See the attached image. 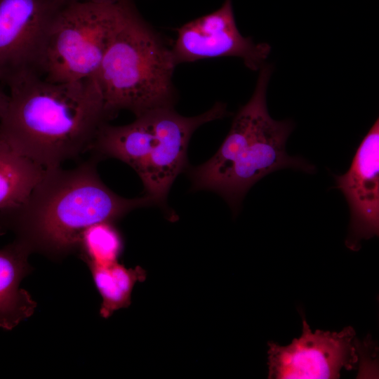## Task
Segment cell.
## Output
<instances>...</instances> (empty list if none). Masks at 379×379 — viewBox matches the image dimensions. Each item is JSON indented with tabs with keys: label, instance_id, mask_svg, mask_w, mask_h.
I'll use <instances>...</instances> for the list:
<instances>
[{
	"label": "cell",
	"instance_id": "5bb4252c",
	"mask_svg": "<svg viewBox=\"0 0 379 379\" xmlns=\"http://www.w3.org/2000/svg\"><path fill=\"white\" fill-rule=\"evenodd\" d=\"M124 248L122 236L112 222H101L87 228L81 239L79 253L86 263L117 262Z\"/></svg>",
	"mask_w": 379,
	"mask_h": 379
},
{
	"label": "cell",
	"instance_id": "6da1fadb",
	"mask_svg": "<svg viewBox=\"0 0 379 379\" xmlns=\"http://www.w3.org/2000/svg\"><path fill=\"white\" fill-rule=\"evenodd\" d=\"M98 161L91 157L72 169L45 168L22 202L0 210V234L12 232L31 253L60 259L79 251L91 225L154 205L147 196L126 199L112 192L98 175Z\"/></svg>",
	"mask_w": 379,
	"mask_h": 379
},
{
	"label": "cell",
	"instance_id": "4fadbf2b",
	"mask_svg": "<svg viewBox=\"0 0 379 379\" xmlns=\"http://www.w3.org/2000/svg\"><path fill=\"white\" fill-rule=\"evenodd\" d=\"M44 169L0 141V210L22 202Z\"/></svg>",
	"mask_w": 379,
	"mask_h": 379
},
{
	"label": "cell",
	"instance_id": "277c9868",
	"mask_svg": "<svg viewBox=\"0 0 379 379\" xmlns=\"http://www.w3.org/2000/svg\"><path fill=\"white\" fill-rule=\"evenodd\" d=\"M226 113V105L222 102L194 117L182 116L173 107L150 109L126 125L105 123L89 150L98 161L115 158L129 165L140 178L145 196L154 205L166 206L172 184L186 166L192 134Z\"/></svg>",
	"mask_w": 379,
	"mask_h": 379
},
{
	"label": "cell",
	"instance_id": "7a4b0ae2",
	"mask_svg": "<svg viewBox=\"0 0 379 379\" xmlns=\"http://www.w3.org/2000/svg\"><path fill=\"white\" fill-rule=\"evenodd\" d=\"M8 86L0 141L43 168L88 151L109 119L95 78L53 83L29 74Z\"/></svg>",
	"mask_w": 379,
	"mask_h": 379
},
{
	"label": "cell",
	"instance_id": "2e32d148",
	"mask_svg": "<svg viewBox=\"0 0 379 379\" xmlns=\"http://www.w3.org/2000/svg\"><path fill=\"white\" fill-rule=\"evenodd\" d=\"M8 100V95H6L2 89L0 88V117L4 112L6 107L7 105Z\"/></svg>",
	"mask_w": 379,
	"mask_h": 379
},
{
	"label": "cell",
	"instance_id": "ba28073f",
	"mask_svg": "<svg viewBox=\"0 0 379 379\" xmlns=\"http://www.w3.org/2000/svg\"><path fill=\"white\" fill-rule=\"evenodd\" d=\"M58 0H0V82L10 86L39 67Z\"/></svg>",
	"mask_w": 379,
	"mask_h": 379
},
{
	"label": "cell",
	"instance_id": "9a60e30c",
	"mask_svg": "<svg viewBox=\"0 0 379 379\" xmlns=\"http://www.w3.org/2000/svg\"><path fill=\"white\" fill-rule=\"evenodd\" d=\"M61 4L66 5L67 4L74 2V1H91L94 3H102V4H113L117 3L123 0H58Z\"/></svg>",
	"mask_w": 379,
	"mask_h": 379
},
{
	"label": "cell",
	"instance_id": "8992f818",
	"mask_svg": "<svg viewBox=\"0 0 379 379\" xmlns=\"http://www.w3.org/2000/svg\"><path fill=\"white\" fill-rule=\"evenodd\" d=\"M128 1H79L61 7L48 29L39 76L53 83L95 78Z\"/></svg>",
	"mask_w": 379,
	"mask_h": 379
},
{
	"label": "cell",
	"instance_id": "30bf717a",
	"mask_svg": "<svg viewBox=\"0 0 379 379\" xmlns=\"http://www.w3.org/2000/svg\"><path fill=\"white\" fill-rule=\"evenodd\" d=\"M350 212L346 246L357 251L361 241L379 234V120L359 145L348 171L334 175Z\"/></svg>",
	"mask_w": 379,
	"mask_h": 379
},
{
	"label": "cell",
	"instance_id": "9c48e42d",
	"mask_svg": "<svg viewBox=\"0 0 379 379\" xmlns=\"http://www.w3.org/2000/svg\"><path fill=\"white\" fill-rule=\"evenodd\" d=\"M271 51L267 43H255L239 32L232 0L215 11L180 27L171 48L176 65L219 57H237L251 70H259Z\"/></svg>",
	"mask_w": 379,
	"mask_h": 379
},
{
	"label": "cell",
	"instance_id": "7c38bea8",
	"mask_svg": "<svg viewBox=\"0 0 379 379\" xmlns=\"http://www.w3.org/2000/svg\"><path fill=\"white\" fill-rule=\"evenodd\" d=\"M95 287L102 297L100 314L110 317L115 311L128 307L131 303V294L137 282L147 278L146 271L140 266L126 268L114 262L108 264L87 265Z\"/></svg>",
	"mask_w": 379,
	"mask_h": 379
},
{
	"label": "cell",
	"instance_id": "5b68a950",
	"mask_svg": "<svg viewBox=\"0 0 379 379\" xmlns=\"http://www.w3.org/2000/svg\"><path fill=\"white\" fill-rule=\"evenodd\" d=\"M175 66L171 48L128 0L95 76L109 119L173 107Z\"/></svg>",
	"mask_w": 379,
	"mask_h": 379
},
{
	"label": "cell",
	"instance_id": "8fae6325",
	"mask_svg": "<svg viewBox=\"0 0 379 379\" xmlns=\"http://www.w3.org/2000/svg\"><path fill=\"white\" fill-rule=\"evenodd\" d=\"M30 251L14 241L0 249V327L11 330L32 315L36 306L30 294L20 288L31 271Z\"/></svg>",
	"mask_w": 379,
	"mask_h": 379
},
{
	"label": "cell",
	"instance_id": "52a82bcc",
	"mask_svg": "<svg viewBox=\"0 0 379 379\" xmlns=\"http://www.w3.org/2000/svg\"><path fill=\"white\" fill-rule=\"evenodd\" d=\"M268 378H339L343 368H357L359 343L352 326L340 332L313 333L302 317V333L287 346L269 342Z\"/></svg>",
	"mask_w": 379,
	"mask_h": 379
},
{
	"label": "cell",
	"instance_id": "3957f363",
	"mask_svg": "<svg viewBox=\"0 0 379 379\" xmlns=\"http://www.w3.org/2000/svg\"><path fill=\"white\" fill-rule=\"evenodd\" d=\"M259 71L252 97L236 114L217 152L190 173L194 190L218 193L234 211L251 187L274 171L287 168L315 171L307 161L287 154L286 144L293 122L276 121L270 116L266 92L272 69L265 65Z\"/></svg>",
	"mask_w": 379,
	"mask_h": 379
}]
</instances>
